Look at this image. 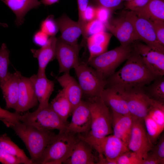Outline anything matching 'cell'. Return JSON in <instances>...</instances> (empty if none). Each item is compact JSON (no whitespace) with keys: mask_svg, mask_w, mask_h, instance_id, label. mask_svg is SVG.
I'll return each mask as SVG.
<instances>
[{"mask_svg":"<svg viewBox=\"0 0 164 164\" xmlns=\"http://www.w3.org/2000/svg\"><path fill=\"white\" fill-rule=\"evenodd\" d=\"M56 79L69 101L73 111L82 101L83 92L78 82L70 72L63 73V75L56 77Z\"/></svg>","mask_w":164,"mask_h":164,"instance_id":"20","label":"cell"},{"mask_svg":"<svg viewBox=\"0 0 164 164\" xmlns=\"http://www.w3.org/2000/svg\"><path fill=\"white\" fill-rule=\"evenodd\" d=\"M130 0H123V1H126L127 2L129 1H130Z\"/></svg>","mask_w":164,"mask_h":164,"instance_id":"51","label":"cell"},{"mask_svg":"<svg viewBox=\"0 0 164 164\" xmlns=\"http://www.w3.org/2000/svg\"><path fill=\"white\" fill-rule=\"evenodd\" d=\"M50 104L53 110L64 121L71 114L72 109L71 104L63 90H59Z\"/></svg>","mask_w":164,"mask_h":164,"instance_id":"28","label":"cell"},{"mask_svg":"<svg viewBox=\"0 0 164 164\" xmlns=\"http://www.w3.org/2000/svg\"><path fill=\"white\" fill-rule=\"evenodd\" d=\"M150 21L153 27L158 41L164 46V21L154 20Z\"/></svg>","mask_w":164,"mask_h":164,"instance_id":"39","label":"cell"},{"mask_svg":"<svg viewBox=\"0 0 164 164\" xmlns=\"http://www.w3.org/2000/svg\"><path fill=\"white\" fill-rule=\"evenodd\" d=\"M12 128L25 145L33 164H38L45 149L57 135L51 131L41 130L21 121Z\"/></svg>","mask_w":164,"mask_h":164,"instance_id":"2","label":"cell"},{"mask_svg":"<svg viewBox=\"0 0 164 164\" xmlns=\"http://www.w3.org/2000/svg\"><path fill=\"white\" fill-rule=\"evenodd\" d=\"M153 146L146 132L144 119L134 118L127 145L128 149L143 160L147 157Z\"/></svg>","mask_w":164,"mask_h":164,"instance_id":"11","label":"cell"},{"mask_svg":"<svg viewBox=\"0 0 164 164\" xmlns=\"http://www.w3.org/2000/svg\"><path fill=\"white\" fill-rule=\"evenodd\" d=\"M15 13V23L17 26L24 22V17L30 10L38 7L41 4L38 0H1Z\"/></svg>","mask_w":164,"mask_h":164,"instance_id":"25","label":"cell"},{"mask_svg":"<svg viewBox=\"0 0 164 164\" xmlns=\"http://www.w3.org/2000/svg\"><path fill=\"white\" fill-rule=\"evenodd\" d=\"M144 122L148 135L153 144L163 131L164 128L159 125L148 115L144 119Z\"/></svg>","mask_w":164,"mask_h":164,"instance_id":"31","label":"cell"},{"mask_svg":"<svg viewBox=\"0 0 164 164\" xmlns=\"http://www.w3.org/2000/svg\"><path fill=\"white\" fill-rule=\"evenodd\" d=\"M149 87L147 94L151 98L164 102V78L163 76L157 77Z\"/></svg>","mask_w":164,"mask_h":164,"instance_id":"30","label":"cell"},{"mask_svg":"<svg viewBox=\"0 0 164 164\" xmlns=\"http://www.w3.org/2000/svg\"><path fill=\"white\" fill-rule=\"evenodd\" d=\"M133 50L142 58L150 71L157 77L164 75V52L146 44L134 42Z\"/></svg>","mask_w":164,"mask_h":164,"instance_id":"12","label":"cell"},{"mask_svg":"<svg viewBox=\"0 0 164 164\" xmlns=\"http://www.w3.org/2000/svg\"><path fill=\"white\" fill-rule=\"evenodd\" d=\"M38 102L32 82L29 78L22 75L19 80L18 99L15 112H22L36 106Z\"/></svg>","mask_w":164,"mask_h":164,"instance_id":"16","label":"cell"},{"mask_svg":"<svg viewBox=\"0 0 164 164\" xmlns=\"http://www.w3.org/2000/svg\"><path fill=\"white\" fill-rule=\"evenodd\" d=\"M40 28V30L50 36H55L59 30L56 22L52 15L48 16L41 22Z\"/></svg>","mask_w":164,"mask_h":164,"instance_id":"35","label":"cell"},{"mask_svg":"<svg viewBox=\"0 0 164 164\" xmlns=\"http://www.w3.org/2000/svg\"><path fill=\"white\" fill-rule=\"evenodd\" d=\"M142 164H160L159 162L148 153L147 157L142 160Z\"/></svg>","mask_w":164,"mask_h":164,"instance_id":"47","label":"cell"},{"mask_svg":"<svg viewBox=\"0 0 164 164\" xmlns=\"http://www.w3.org/2000/svg\"><path fill=\"white\" fill-rule=\"evenodd\" d=\"M0 26H2L4 27H7L8 25L6 23H2L0 22Z\"/></svg>","mask_w":164,"mask_h":164,"instance_id":"50","label":"cell"},{"mask_svg":"<svg viewBox=\"0 0 164 164\" xmlns=\"http://www.w3.org/2000/svg\"><path fill=\"white\" fill-rule=\"evenodd\" d=\"M74 69L83 95L88 100L100 97L106 86V80L87 63L80 62Z\"/></svg>","mask_w":164,"mask_h":164,"instance_id":"7","label":"cell"},{"mask_svg":"<svg viewBox=\"0 0 164 164\" xmlns=\"http://www.w3.org/2000/svg\"><path fill=\"white\" fill-rule=\"evenodd\" d=\"M87 102L91 116L88 134L97 138L112 134L111 113L109 108L100 97L89 99Z\"/></svg>","mask_w":164,"mask_h":164,"instance_id":"5","label":"cell"},{"mask_svg":"<svg viewBox=\"0 0 164 164\" xmlns=\"http://www.w3.org/2000/svg\"><path fill=\"white\" fill-rule=\"evenodd\" d=\"M92 148L86 142L79 138L69 157L63 164H95Z\"/></svg>","mask_w":164,"mask_h":164,"instance_id":"24","label":"cell"},{"mask_svg":"<svg viewBox=\"0 0 164 164\" xmlns=\"http://www.w3.org/2000/svg\"><path fill=\"white\" fill-rule=\"evenodd\" d=\"M100 97L111 111L122 114H130L122 88L108 87L104 90Z\"/></svg>","mask_w":164,"mask_h":164,"instance_id":"18","label":"cell"},{"mask_svg":"<svg viewBox=\"0 0 164 164\" xmlns=\"http://www.w3.org/2000/svg\"><path fill=\"white\" fill-rule=\"evenodd\" d=\"M126 60L121 68L106 80L108 87L123 89L143 87L158 77L150 71L140 55L132 48Z\"/></svg>","mask_w":164,"mask_h":164,"instance_id":"1","label":"cell"},{"mask_svg":"<svg viewBox=\"0 0 164 164\" xmlns=\"http://www.w3.org/2000/svg\"><path fill=\"white\" fill-rule=\"evenodd\" d=\"M134 12L137 16L150 21H164V0H151L144 8Z\"/></svg>","mask_w":164,"mask_h":164,"instance_id":"27","label":"cell"},{"mask_svg":"<svg viewBox=\"0 0 164 164\" xmlns=\"http://www.w3.org/2000/svg\"><path fill=\"white\" fill-rule=\"evenodd\" d=\"M111 10L101 7H96V19L105 24L109 20Z\"/></svg>","mask_w":164,"mask_h":164,"instance_id":"41","label":"cell"},{"mask_svg":"<svg viewBox=\"0 0 164 164\" xmlns=\"http://www.w3.org/2000/svg\"><path fill=\"white\" fill-rule=\"evenodd\" d=\"M113 135L127 146L134 118L131 114H122L111 111Z\"/></svg>","mask_w":164,"mask_h":164,"instance_id":"21","label":"cell"},{"mask_svg":"<svg viewBox=\"0 0 164 164\" xmlns=\"http://www.w3.org/2000/svg\"><path fill=\"white\" fill-rule=\"evenodd\" d=\"M59 0H41L40 2L45 5H50L57 2Z\"/></svg>","mask_w":164,"mask_h":164,"instance_id":"49","label":"cell"},{"mask_svg":"<svg viewBox=\"0 0 164 164\" xmlns=\"http://www.w3.org/2000/svg\"><path fill=\"white\" fill-rule=\"evenodd\" d=\"M0 162L4 164H22L19 159L9 154L0 148Z\"/></svg>","mask_w":164,"mask_h":164,"instance_id":"43","label":"cell"},{"mask_svg":"<svg viewBox=\"0 0 164 164\" xmlns=\"http://www.w3.org/2000/svg\"><path fill=\"white\" fill-rule=\"evenodd\" d=\"M79 46L72 45L57 39L55 57L58 62L59 73L70 72L80 63L79 59Z\"/></svg>","mask_w":164,"mask_h":164,"instance_id":"13","label":"cell"},{"mask_svg":"<svg viewBox=\"0 0 164 164\" xmlns=\"http://www.w3.org/2000/svg\"><path fill=\"white\" fill-rule=\"evenodd\" d=\"M71 121L67 131L74 134L87 133L90 131L91 116L87 101L82 100L73 109Z\"/></svg>","mask_w":164,"mask_h":164,"instance_id":"14","label":"cell"},{"mask_svg":"<svg viewBox=\"0 0 164 164\" xmlns=\"http://www.w3.org/2000/svg\"><path fill=\"white\" fill-rule=\"evenodd\" d=\"M56 21L61 32V39L70 44L78 46V39L83 33L82 27L78 22L73 21L65 15L61 16Z\"/></svg>","mask_w":164,"mask_h":164,"instance_id":"19","label":"cell"},{"mask_svg":"<svg viewBox=\"0 0 164 164\" xmlns=\"http://www.w3.org/2000/svg\"><path fill=\"white\" fill-rule=\"evenodd\" d=\"M76 135L67 131L60 132L46 148L38 164H61L69 158L77 141Z\"/></svg>","mask_w":164,"mask_h":164,"instance_id":"3","label":"cell"},{"mask_svg":"<svg viewBox=\"0 0 164 164\" xmlns=\"http://www.w3.org/2000/svg\"><path fill=\"white\" fill-rule=\"evenodd\" d=\"M0 148L19 159L22 164H33L31 159L27 156L24 151L15 144L6 134L0 135Z\"/></svg>","mask_w":164,"mask_h":164,"instance_id":"29","label":"cell"},{"mask_svg":"<svg viewBox=\"0 0 164 164\" xmlns=\"http://www.w3.org/2000/svg\"><path fill=\"white\" fill-rule=\"evenodd\" d=\"M33 84L35 94L39 103L38 108L49 105L50 98L54 90V82L48 79L46 75L34 74L29 77Z\"/></svg>","mask_w":164,"mask_h":164,"instance_id":"23","label":"cell"},{"mask_svg":"<svg viewBox=\"0 0 164 164\" xmlns=\"http://www.w3.org/2000/svg\"><path fill=\"white\" fill-rule=\"evenodd\" d=\"M106 28L105 24L95 19L86 24L83 36L85 38L87 36L105 31Z\"/></svg>","mask_w":164,"mask_h":164,"instance_id":"36","label":"cell"},{"mask_svg":"<svg viewBox=\"0 0 164 164\" xmlns=\"http://www.w3.org/2000/svg\"><path fill=\"white\" fill-rule=\"evenodd\" d=\"M151 0H131L127 2L125 7L127 9L134 12L145 6Z\"/></svg>","mask_w":164,"mask_h":164,"instance_id":"42","label":"cell"},{"mask_svg":"<svg viewBox=\"0 0 164 164\" xmlns=\"http://www.w3.org/2000/svg\"><path fill=\"white\" fill-rule=\"evenodd\" d=\"M111 33L101 32L89 36L87 44L89 53L87 61L107 51Z\"/></svg>","mask_w":164,"mask_h":164,"instance_id":"26","label":"cell"},{"mask_svg":"<svg viewBox=\"0 0 164 164\" xmlns=\"http://www.w3.org/2000/svg\"><path fill=\"white\" fill-rule=\"evenodd\" d=\"M79 13L78 22L82 27L83 30L84 28L83 23V18L84 13L89 5V0H77Z\"/></svg>","mask_w":164,"mask_h":164,"instance_id":"46","label":"cell"},{"mask_svg":"<svg viewBox=\"0 0 164 164\" xmlns=\"http://www.w3.org/2000/svg\"><path fill=\"white\" fill-rule=\"evenodd\" d=\"M107 28L123 46L131 45L139 40L132 19L130 11L109 20L105 24Z\"/></svg>","mask_w":164,"mask_h":164,"instance_id":"9","label":"cell"},{"mask_svg":"<svg viewBox=\"0 0 164 164\" xmlns=\"http://www.w3.org/2000/svg\"><path fill=\"white\" fill-rule=\"evenodd\" d=\"M96 19V7L92 5L87 6L84 14L83 18L84 32L85 26L88 22Z\"/></svg>","mask_w":164,"mask_h":164,"instance_id":"44","label":"cell"},{"mask_svg":"<svg viewBox=\"0 0 164 164\" xmlns=\"http://www.w3.org/2000/svg\"><path fill=\"white\" fill-rule=\"evenodd\" d=\"M22 75L20 72L16 71L13 73H10L5 79L0 82V88L7 109H15L16 107L18 99L19 80Z\"/></svg>","mask_w":164,"mask_h":164,"instance_id":"17","label":"cell"},{"mask_svg":"<svg viewBox=\"0 0 164 164\" xmlns=\"http://www.w3.org/2000/svg\"><path fill=\"white\" fill-rule=\"evenodd\" d=\"M97 6H101L111 10L114 9L119 7L123 0H91Z\"/></svg>","mask_w":164,"mask_h":164,"instance_id":"40","label":"cell"},{"mask_svg":"<svg viewBox=\"0 0 164 164\" xmlns=\"http://www.w3.org/2000/svg\"><path fill=\"white\" fill-rule=\"evenodd\" d=\"M142 160L135 153L128 150L117 159V164H142Z\"/></svg>","mask_w":164,"mask_h":164,"instance_id":"37","label":"cell"},{"mask_svg":"<svg viewBox=\"0 0 164 164\" xmlns=\"http://www.w3.org/2000/svg\"><path fill=\"white\" fill-rule=\"evenodd\" d=\"M57 40L55 36H51L47 43L40 49L31 50L33 56L38 61L39 68L37 74L38 75H46L47 66L55 57Z\"/></svg>","mask_w":164,"mask_h":164,"instance_id":"22","label":"cell"},{"mask_svg":"<svg viewBox=\"0 0 164 164\" xmlns=\"http://www.w3.org/2000/svg\"><path fill=\"white\" fill-rule=\"evenodd\" d=\"M49 39V36L40 30L36 31L33 36V41L35 44L41 46L46 44Z\"/></svg>","mask_w":164,"mask_h":164,"instance_id":"45","label":"cell"},{"mask_svg":"<svg viewBox=\"0 0 164 164\" xmlns=\"http://www.w3.org/2000/svg\"><path fill=\"white\" fill-rule=\"evenodd\" d=\"M132 51L131 45H120L93 57L87 61V63L106 80L115 72L116 69L121 63L127 60Z\"/></svg>","mask_w":164,"mask_h":164,"instance_id":"4","label":"cell"},{"mask_svg":"<svg viewBox=\"0 0 164 164\" xmlns=\"http://www.w3.org/2000/svg\"><path fill=\"white\" fill-rule=\"evenodd\" d=\"M150 151L151 153H149L154 157L160 162V164L164 163V136H162L157 143L154 146H153Z\"/></svg>","mask_w":164,"mask_h":164,"instance_id":"38","label":"cell"},{"mask_svg":"<svg viewBox=\"0 0 164 164\" xmlns=\"http://www.w3.org/2000/svg\"><path fill=\"white\" fill-rule=\"evenodd\" d=\"M21 121L44 131L56 129L59 132L67 131L68 123L61 118L53 110L50 104L35 111L21 115Z\"/></svg>","mask_w":164,"mask_h":164,"instance_id":"6","label":"cell"},{"mask_svg":"<svg viewBox=\"0 0 164 164\" xmlns=\"http://www.w3.org/2000/svg\"><path fill=\"white\" fill-rule=\"evenodd\" d=\"M99 159L97 164H117L116 161L107 159L102 155H99Z\"/></svg>","mask_w":164,"mask_h":164,"instance_id":"48","label":"cell"},{"mask_svg":"<svg viewBox=\"0 0 164 164\" xmlns=\"http://www.w3.org/2000/svg\"><path fill=\"white\" fill-rule=\"evenodd\" d=\"M21 116L19 113L11 112L0 107V120L8 127L12 128L21 121Z\"/></svg>","mask_w":164,"mask_h":164,"instance_id":"34","label":"cell"},{"mask_svg":"<svg viewBox=\"0 0 164 164\" xmlns=\"http://www.w3.org/2000/svg\"><path fill=\"white\" fill-rule=\"evenodd\" d=\"M79 138L94 149L99 155L111 160L116 161L120 155L129 150L127 145L113 134L97 138L88 133L84 135H80Z\"/></svg>","mask_w":164,"mask_h":164,"instance_id":"8","label":"cell"},{"mask_svg":"<svg viewBox=\"0 0 164 164\" xmlns=\"http://www.w3.org/2000/svg\"><path fill=\"white\" fill-rule=\"evenodd\" d=\"M148 115L160 126L164 128V103L153 99Z\"/></svg>","mask_w":164,"mask_h":164,"instance_id":"32","label":"cell"},{"mask_svg":"<svg viewBox=\"0 0 164 164\" xmlns=\"http://www.w3.org/2000/svg\"><path fill=\"white\" fill-rule=\"evenodd\" d=\"M122 90L130 114L135 118L143 120L148 115L153 99L148 95L143 87Z\"/></svg>","mask_w":164,"mask_h":164,"instance_id":"10","label":"cell"},{"mask_svg":"<svg viewBox=\"0 0 164 164\" xmlns=\"http://www.w3.org/2000/svg\"><path fill=\"white\" fill-rule=\"evenodd\" d=\"M9 53L6 44L3 43L0 48V82L5 79L10 73L8 72Z\"/></svg>","mask_w":164,"mask_h":164,"instance_id":"33","label":"cell"},{"mask_svg":"<svg viewBox=\"0 0 164 164\" xmlns=\"http://www.w3.org/2000/svg\"><path fill=\"white\" fill-rule=\"evenodd\" d=\"M130 11L135 28L139 40L152 48L164 52V46L158 41L150 21L137 16L132 11Z\"/></svg>","mask_w":164,"mask_h":164,"instance_id":"15","label":"cell"}]
</instances>
